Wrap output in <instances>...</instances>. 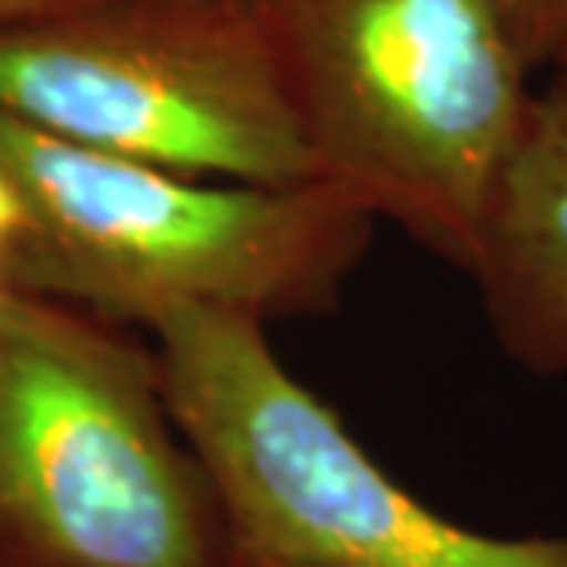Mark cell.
Here are the masks:
<instances>
[{"instance_id": "6da1fadb", "label": "cell", "mask_w": 567, "mask_h": 567, "mask_svg": "<svg viewBox=\"0 0 567 567\" xmlns=\"http://www.w3.org/2000/svg\"><path fill=\"white\" fill-rule=\"evenodd\" d=\"M0 174L22 210L0 284L111 324L185 306L328 313L369 251L377 218L332 181L233 185L89 152L0 115Z\"/></svg>"}, {"instance_id": "7a4b0ae2", "label": "cell", "mask_w": 567, "mask_h": 567, "mask_svg": "<svg viewBox=\"0 0 567 567\" xmlns=\"http://www.w3.org/2000/svg\"><path fill=\"white\" fill-rule=\"evenodd\" d=\"M324 181L468 274L538 89L505 0H251Z\"/></svg>"}, {"instance_id": "3957f363", "label": "cell", "mask_w": 567, "mask_h": 567, "mask_svg": "<svg viewBox=\"0 0 567 567\" xmlns=\"http://www.w3.org/2000/svg\"><path fill=\"white\" fill-rule=\"evenodd\" d=\"M0 567H225L155 350L0 284Z\"/></svg>"}, {"instance_id": "277c9868", "label": "cell", "mask_w": 567, "mask_h": 567, "mask_svg": "<svg viewBox=\"0 0 567 567\" xmlns=\"http://www.w3.org/2000/svg\"><path fill=\"white\" fill-rule=\"evenodd\" d=\"M266 328L207 306L147 328L218 497L225 567H567V535H486L413 497L291 377Z\"/></svg>"}, {"instance_id": "5b68a950", "label": "cell", "mask_w": 567, "mask_h": 567, "mask_svg": "<svg viewBox=\"0 0 567 567\" xmlns=\"http://www.w3.org/2000/svg\"><path fill=\"white\" fill-rule=\"evenodd\" d=\"M0 115L188 177L324 181L251 0H85L4 22Z\"/></svg>"}, {"instance_id": "8992f818", "label": "cell", "mask_w": 567, "mask_h": 567, "mask_svg": "<svg viewBox=\"0 0 567 567\" xmlns=\"http://www.w3.org/2000/svg\"><path fill=\"white\" fill-rule=\"evenodd\" d=\"M508 361L567 372V89L546 85L497 185L468 269Z\"/></svg>"}, {"instance_id": "52a82bcc", "label": "cell", "mask_w": 567, "mask_h": 567, "mask_svg": "<svg viewBox=\"0 0 567 567\" xmlns=\"http://www.w3.org/2000/svg\"><path fill=\"white\" fill-rule=\"evenodd\" d=\"M516 41L535 71H549L567 44V0H505Z\"/></svg>"}, {"instance_id": "ba28073f", "label": "cell", "mask_w": 567, "mask_h": 567, "mask_svg": "<svg viewBox=\"0 0 567 567\" xmlns=\"http://www.w3.org/2000/svg\"><path fill=\"white\" fill-rule=\"evenodd\" d=\"M74 4H85V0H0V27L33 16H49V11H63Z\"/></svg>"}, {"instance_id": "9c48e42d", "label": "cell", "mask_w": 567, "mask_h": 567, "mask_svg": "<svg viewBox=\"0 0 567 567\" xmlns=\"http://www.w3.org/2000/svg\"><path fill=\"white\" fill-rule=\"evenodd\" d=\"M19 225H22L19 199H16V192H11V185L4 181V174H0V251L11 244V236L19 233Z\"/></svg>"}, {"instance_id": "30bf717a", "label": "cell", "mask_w": 567, "mask_h": 567, "mask_svg": "<svg viewBox=\"0 0 567 567\" xmlns=\"http://www.w3.org/2000/svg\"><path fill=\"white\" fill-rule=\"evenodd\" d=\"M549 74H553V78H549L553 85H564V89H567V44L557 52V60H553Z\"/></svg>"}]
</instances>
